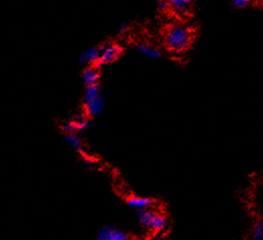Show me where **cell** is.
I'll list each match as a JSON object with an SVG mask.
<instances>
[{"label": "cell", "mask_w": 263, "mask_h": 240, "mask_svg": "<svg viewBox=\"0 0 263 240\" xmlns=\"http://www.w3.org/2000/svg\"><path fill=\"white\" fill-rule=\"evenodd\" d=\"M101 93H102L101 84L94 85V86H90V87H85L83 95H82L83 106H85V105L93 102L97 98H100L102 96Z\"/></svg>", "instance_id": "11"}, {"label": "cell", "mask_w": 263, "mask_h": 240, "mask_svg": "<svg viewBox=\"0 0 263 240\" xmlns=\"http://www.w3.org/2000/svg\"><path fill=\"white\" fill-rule=\"evenodd\" d=\"M167 226V219L166 217L157 212L152 224H151V227H150V231H153V232H160L162 230L165 229V227Z\"/></svg>", "instance_id": "13"}, {"label": "cell", "mask_w": 263, "mask_h": 240, "mask_svg": "<svg viewBox=\"0 0 263 240\" xmlns=\"http://www.w3.org/2000/svg\"><path fill=\"white\" fill-rule=\"evenodd\" d=\"M157 9L159 12L162 13H166L168 11H170V4H169V0H161L157 2Z\"/></svg>", "instance_id": "16"}, {"label": "cell", "mask_w": 263, "mask_h": 240, "mask_svg": "<svg viewBox=\"0 0 263 240\" xmlns=\"http://www.w3.org/2000/svg\"><path fill=\"white\" fill-rule=\"evenodd\" d=\"M105 107H106V100L103 96H101L93 102L85 105L83 112L90 119H92V118H95L96 116H98L101 113H103V111L105 110Z\"/></svg>", "instance_id": "7"}, {"label": "cell", "mask_w": 263, "mask_h": 240, "mask_svg": "<svg viewBox=\"0 0 263 240\" xmlns=\"http://www.w3.org/2000/svg\"><path fill=\"white\" fill-rule=\"evenodd\" d=\"M124 52H125V49L121 47L119 44H116V43L106 44L102 46L101 56L95 66L102 69L104 66L118 61L123 56Z\"/></svg>", "instance_id": "2"}, {"label": "cell", "mask_w": 263, "mask_h": 240, "mask_svg": "<svg viewBox=\"0 0 263 240\" xmlns=\"http://www.w3.org/2000/svg\"><path fill=\"white\" fill-rule=\"evenodd\" d=\"M64 142L69 145L71 148H73L76 151L83 152L84 147H83V140L79 133H69V134H64L63 136Z\"/></svg>", "instance_id": "12"}, {"label": "cell", "mask_w": 263, "mask_h": 240, "mask_svg": "<svg viewBox=\"0 0 263 240\" xmlns=\"http://www.w3.org/2000/svg\"><path fill=\"white\" fill-rule=\"evenodd\" d=\"M157 214V211L153 208H147L137 211V216L139 219V223L146 229L150 230L151 224Z\"/></svg>", "instance_id": "9"}, {"label": "cell", "mask_w": 263, "mask_h": 240, "mask_svg": "<svg viewBox=\"0 0 263 240\" xmlns=\"http://www.w3.org/2000/svg\"><path fill=\"white\" fill-rule=\"evenodd\" d=\"M96 240H130L129 235L114 226H106L98 233Z\"/></svg>", "instance_id": "5"}, {"label": "cell", "mask_w": 263, "mask_h": 240, "mask_svg": "<svg viewBox=\"0 0 263 240\" xmlns=\"http://www.w3.org/2000/svg\"><path fill=\"white\" fill-rule=\"evenodd\" d=\"M127 205L131 208L138 210L152 208L155 201L149 197H142V196H130L127 198Z\"/></svg>", "instance_id": "6"}, {"label": "cell", "mask_w": 263, "mask_h": 240, "mask_svg": "<svg viewBox=\"0 0 263 240\" xmlns=\"http://www.w3.org/2000/svg\"><path fill=\"white\" fill-rule=\"evenodd\" d=\"M136 50L143 56H146L148 58L151 59H155V58H161L162 57V52L159 51L158 49H156L155 47L151 46L150 44L146 43V42H138L135 45Z\"/></svg>", "instance_id": "8"}, {"label": "cell", "mask_w": 263, "mask_h": 240, "mask_svg": "<svg viewBox=\"0 0 263 240\" xmlns=\"http://www.w3.org/2000/svg\"><path fill=\"white\" fill-rule=\"evenodd\" d=\"M231 4L233 7L238 9H246L252 6V2L249 0H233Z\"/></svg>", "instance_id": "15"}, {"label": "cell", "mask_w": 263, "mask_h": 240, "mask_svg": "<svg viewBox=\"0 0 263 240\" xmlns=\"http://www.w3.org/2000/svg\"><path fill=\"white\" fill-rule=\"evenodd\" d=\"M102 46H91L83 50L77 59V63L80 66H92L96 65L101 56Z\"/></svg>", "instance_id": "3"}, {"label": "cell", "mask_w": 263, "mask_h": 240, "mask_svg": "<svg viewBox=\"0 0 263 240\" xmlns=\"http://www.w3.org/2000/svg\"><path fill=\"white\" fill-rule=\"evenodd\" d=\"M129 31V24L126 21H123L119 26V35L124 36Z\"/></svg>", "instance_id": "17"}, {"label": "cell", "mask_w": 263, "mask_h": 240, "mask_svg": "<svg viewBox=\"0 0 263 240\" xmlns=\"http://www.w3.org/2000/svg\"><path fill=\"white\" fill-rule=\"evenodd\" d=\"M192 29L182 23L169 25L163 35L164 47L172 53H183L192 44Z\"/></svg>", "instance_id": "1"}, {"label": "cell", "mask_w": 263, "mask_h": 240, "mask_svg": "<svg viewBox=\"0 0 263 240\" xmlns=\"http://www.w3.org/2000/svg\"><path fill=\"white\" fill-rule=\"evenodd\" d=\"M97 66H87L81 72V80L85 87H90L94 85H98L102 78V73Z\"/></svg>", "instance_id": "4"}, {"label": "cell", "mask_w": 263, "mask_h": 240, "mask_svg": "<svg viewBox=\"0 0 263 240\" xmlns=\"http://www.w3.org/2000/svg\"><path fill=\"white\" fill-rule=\"evenodd\" d=\"M170 11L175 14H187L192 8V1L190 0H169Z\"/></svg>", "instance_id": "10"}, {"label": "cell", "mask_w": 263, "mask_h": 240, "mask_svg": "<svg viewBox=\"0 0 263 240\" xmlns=\"http://www.w3.org/2000/svg\"><path fill=\"white\" fill-rule=\"evenodd\" d=\"M250 240H263V222L262 219H260L256 224L254 225L251 233V239Z\"/></svg>", "instance_id": "14"}]
</instances>
